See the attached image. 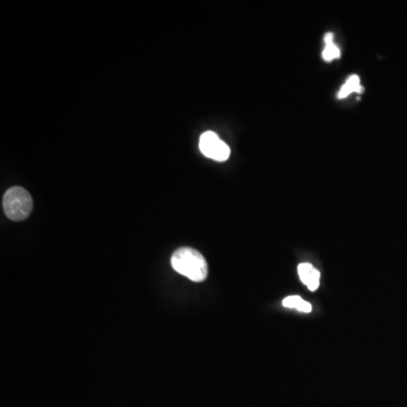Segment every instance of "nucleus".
Returning <instances> with one entry per match:
<instances>
[{"mask_svg": "<svg viewBox=\"0 0 407 407\" xmlns=\"http://www.w3.org/2000/svg\"><path fill=\"white\" fill-rule=\"evenodd\" d=\"M171 265L177 273L194 282L206 280L208 266L201 252L192 248H180L172 254Z\"/></svg>", "mask_w": 407, "mask_h": 407, "instance_id": "obj_1", "label": "nucleus"}, {"mask_svg": "<svg viewBox=\"0 0 407 407\" xmlns=\"http://www.w3.org/2000/svg\"><path fill=\"white\" fill-rule=\"evenodd\" d=\"M3 212L13 221L25 220L33 210L31 195L22 187L10 188L3 195Z\"/></svg>", "mask_w": 407, "mask_h": 407, "instance_id": "obj_2", "label": "nucleus"}, {"mask_svg": "<svg viewBox=\"0 0 407 407\" xmlns=\"http://www.w3.org/2000/svg\"><path fill=\"white\" fill-rule=\"evenodd\" d=\"M199 150L203 155L217 162H224L229 159L231 150L214 131H205L199 138Z\"/></svg>", "mask_w": 407, "mask_h": 407, "instance_id": "obj_3", "label": "nucleus"}, {"mask_svg": "<svg viewBox=\"0 0 407 407\" xmlns=\"http://www.w3.org/2000/svg\"><path fill=\"white\" fill-rule=\"evenodd\" d=\"M300 280L310 291H316L320 284V272L311 264L303 263L298 267Z\"/></svg>", "mask_w": 407, "mask_h": 407, "instance_id": "obj_4", "label": "nucleus"}, {"mask_svg": "<svg viewBox=\"0 0 407 407\" xmlns=\"http://www.w3.org/2000/svg\"><path fill=\"white\" fill-rule=\"evenodd\" d=\"M363 92V86L360 83V77L358 75H352L347 78L346 82L342 86V89L338 92V99H345L350 96L351 93Z\"/></svg>", "mask_w": 407, "mask_h": 407, "instance_id": "obj_5", "label": "nucleus"}, {"mask_svg": "<svg viewBox=\"0 0 407 407\" xmlns=\"http://www.w3.org/2000/svg\"><path fill=\"white\" fill-rule=\"evenodd\" d=\"M283 305L285 308L296 309L298 311L305 312V314H309L312 310L311 305L299 296H287L283 300Z\"/></svg>", "mask_w": 407, "mask_h": 407, "instance_id": "obj_6", "label": "nucleus"}, {"mask_svg": "<svg viewBox=\"0 0 407 407\" xmlns=\"http://www.w3.org/2000/svg\"><path fill=\"white\" fill-rule=\"evenodd\" d=\"M340 57V50L338 45L333 43V45H327L324 47V51H322V58H324V60L331 61L334 60V59H338V58Z\"/></svg>", "mask_w": 407, "mask_h": 407, "instance_id": "obj_7", "label": "nucleus"}, {"mask_svg": "<svg viewBox=\"0 0 407 407\" xmlns=\"http://www.w3.org/2000/svg\"><path fill=\"white\" fill-rule=\"evenodd\" d=\"M324 41L326 45H333L334 43V34L333 33H327V34L324 35Z\"/></svg>", "mask_w": 407, "mask_h": 407, "instance_id": "obj_8", "label": "nucleus"}]
</instances>
